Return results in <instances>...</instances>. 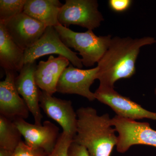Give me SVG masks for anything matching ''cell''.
Segmentation results:
<instances>
[{
    "mask_svg": "<svg viewBox=\"0 0 156 156\" xmlns=\"http://www.w3.org/2000/svg\"><path fill=\"white\" fill-rule=\"evenodd\" d=\"M73 136L62 131L53 150L46 156H69V148L73 142Z\"/></svg>",
    "mask_w": 156,
    "mask_h": 156,
    "instance_id": "cell-19",
    "label": "cell"
},
{
    "mask_svg": "<svg viewBox=\"0 0 156 156\" xmlns=\"http://www.w3.org/2000/svg\"><path fill=\"white\" fill-rule=\"evenodd\" d=\"M22 136L12 120L0 115V148L14 152Z\"/></svg>",
    "mask_w": 156,
    "mask_h": 156,
    "instance_id": "cell-17",
    "label": "cell"
},
{
    "mask_svg": "<svg viewBox=\"0 0 156 156\" xmlns=\"http://www.w3.org/2000/svg\"><path fill=\"white\" fill-rule=\"evenodd\" d=\"M24 51L20 48L0 22V66L5 70L19 72L24 65Z\"/></svg>",
    "mask_w": 156,
    "mask_h": 156,
    "instance_id": "cell-15",
    "label": "cell"
},
{
    "mask_svg": "<svg viewBox=\"0 0 156 156\" xmlns=\"http://www.w3.org/2000/svg\"><path fill=\"white\" fill-rule=\"evenodd\" d=\"M95 99L111 108L118 116L135 120H156V112L149 111L129 98L119 94L114 88H98L94 92Z\"/></svg>",
    "mask_w": 156,
    "mask_h": 156,
    "instance_id": "cell-8",
    "label": "cell"
},
{
    "mask_svg": "<svg viewBox=\"0 0 156 156\" xmlns=\"http://www.w3.org/2000/svg\"><path fill=\"white\" fill-rule=\"evenodd\" d=\"M67 58L51 55L46 61L39 62L35 72V79L39 89L53 95L56 92V85L62 73L69 64Z\"/></svg>",
    "mask_w": 156,
    "mask_h": 156,
    "instance_id": "cell-14",
    "label": "cell"
},
{
    "mask_svg": "<svg viewBox=\"0 0 156 156\" xmlns=\"http://www.w3.org/2000/svg\"><path fill=\"white\" fill-rule=\"evenodd\" d=\"M36 66V61L24 64L19 74L16 77L15 83L17 92L22 96L34 117L35 124L41 125L43 115L40 105L41 90L35 79Z\"/></svg>",
    "mask_w": 156,
    "mask_h": 156,
    "instance_id": "cell-13",
    "label": "cell"
},
{
    "mask_svg": "<svg viewBox=\"0 0 156 156\" xmlns=\"http://www.w3.org/2000/svg\"><path fill=\"white\" fill-rule=\"evenodd\" d=\"M131 0H109L108 5L110 9L116 13H123L128 11L132 5Z\"/></svg>",
    "mask_w": 156,
    "mask_h": 156,
    "instance_id": "cell-21",
    "label": "cell"
},
{
    "mask_svg": "<svg viewBox=\"0 0 156 156\" xmlns=\"http://www.w3.org/2000/svg\"><path fill=\"white\" fill-rule=\"evenodd\" d=\"M77 54L64 44L54 27H47L37 41L24 51V64L35 62L45 55L58 54L67 58L76 67L81 69L83 65Z\"/></svg>",
    "mask_w": 156,
    "mask_h": 156,
    "instance_id": "cell-6",
    "label": "cell"
},
{
    "mask_svg": "<svg viewBox=\"0 0 156 156\" xmlns=\"http://www.w3.org/2000/svg\"><path fill=\"white\" fill-rule=\"evenodd\" d=\"M156 43L155 39L151 37L112 38L108 49L98 62V88L114 89L117 81L133 76L136 73L135 63L140 48Z\"/></svg>",
    "mask_w": 156,
    "mask_h": 156,
    "instance_id": "cell-1",
    "label": "cell"
},
{
    "mask_svg": "<svg viewBox=\"0 0 156 156\" xmlns=\"http://www.w3.org/2000/svg\"><path fill=\"white\" fill-rule=\"evenodd\" d=\"M40 105L49 118L56 121L63 131L75 136L77 128V116L71 101L53 97L41 90Z\"/></svg>",
    "mask_w": 156,
    "mask_h": 156,
    "instance_id": "cell-11",
    "label": "cell"
},
{
    "mask_svg": "<svg viewBox=\"0 0 156 156\" xmlns=\"http://www.w3.org/2000/svg\"><path fill=\"white\" fill-rule=\"evenodd\" d=\"M27 144L31 147L42 149L47 154L53 150L59 137V128L49 121L43 125L31 124L21 118L13 120Z\"/></svg>",
    "mask_w": 156,
    "mask_h": 156,
    "instance_id": "cell-9",
    "label": "cell"
},
{
    "mask_svg": "<svg viewBox=\"0 0 156 156\" xmlns=\"http://www.w3.org/2000/svg\"><path fill=\"white\" fill-rule=\"evenodd\" d=\"M69 156H90L87 149L83 146L73 142L68 150Z\"/></svg>",
    "mask_w": 156,
    "mask_h": 156,
    "instance_id": "cell-22",
    "label": "cell"
},
{
    "mask_svg": "<svg viewBox=\"0 0 156 156\" xmlns=\"http://www.w3.org/2000/svg\"><path fill=\"white\" fill-rule=\"evenodd\" d=\"M64 44L79 52L83 65L91 67L98 62L110 44L111 36H98L92 30L76 32L59 24L55 27Z\"/></svg>",
    "mask_w": 156,
    "mask_h": 156,
    "instance_id": "cell-3",
    "label": "cell"
},
{
    "mask_svg": "<svg viewBox=\"0 0 156 156\" xmlns=\"http://www.w3.org/2000/svg\"><path fill=\"white\" fill-rule=\"evenodd\" d=\"M5 78L0 82V115L12 121L29 115L28 107L20 97L15 86L14 72L5 70Z\"/></svg>",
    "mask_w": 156,
    "mask_h": 156,
    "instance_id": "cell-12",
    "label": "cell"
},
{
    "mask_svg": "<svg viewBox=\"0 0 156 156\" xmlns=\"http://www.w3.org/2000/svg\"><path fill=\"white\" fill-rule=\"evenodd\" d=\"M154 93H155V95H156V87L155 89Z\"/></svg>",
    "mask_w": 156,
    "mask_h": 156,
    "instance_id": "cell-24",
    "label": "cell"
},
{
    "mask_svg": "<svg viewBox=\"0 0 156 156\" xmlns=\"http://www.w3.org/2000/svg\"><path fill=\"white\" fill-rule=\"evenodd\" d=\"M96 0H66L58 16L59 24L68 28L76 25L93 30L104 20Z\"/></svg>",
    "mask_w": 156,
    "mask_h": 156,
    "instance_id": "cell-5",
    "label": "cell"
},
{
    "mask_svg": "<svg viewBox=\"0 0 156 156\" xmlns=\"http://www.w3.org/2000/svg\"><path fill=\"white\" fill-rule=\"evenodd\" d=\"M62 5L58 0H27L23 13L47 27L59 24L58 16Z\"/></svg>",
    "mask_w": 156,
    "mask_h": 156,
    "instance_id": "cell-16",
    "label": "cell"
},
{
    "mask_svg": "<svg viewBox=\"0 0 156 156\" xmlns=\"http://www.w3.org/2000/svg\"><path fill=\"white\" fill-rule=\"evenodd\" d=\"M76 112L77 128L73 141L85 147L90 156H110L118 136L108 114L98 115L90 107H81Z\"/></svg>",
    "mask_w": 156,
    "mask_h": 156,
    "instance_id": "cell-2",
    "label": "cell"
},
{
    "mask_svg": "<svg viewBox=\"0 0 156 156\" xmlns=\"http://www.w3.org/2000/svg\"><path fill=\"white\" fill-rule=\"evenodd\" d=\"M0 156H14V152L0 148Z\"/></svg>",
    "mask_w": 156,
    "mask_h": 156,
    "instance_id": "cell-23",
    "label": "cell"
},
{
    "mask_svg": "<svg viewBox=\"0 0 156 156\" xmlns=\"http://www.w3.org/2000/svg\"><path fill=\"white\" fill-rule=\"evenodd\" d=\"M27 0H1L0 22H6L23 12Z\"/></svg>",
    "mask_w": 156,
    "mask_h": 156,
    "instance_id": "cell-18",
    "label": "cell"
},
{
    "mask_svg": "<svg viewBox=\"0 0 156 156\" xmlns=\"http://www.w3.org/2000/svg\"><path fill=\"white\" fill-rule=\"evenodd\" d=\"M3 23L11 39L24 51L37 41L47 27L23 12Z\"/></svg>",
    "mask_w": 156,
    "mask_h": 156,
    "instance_id": "cell-10",
    "label": "cell"
},
{
    "mask_svg": "<svg viewBox=\"0 0 156 156\" xmlns=\"http://www.w3.org/2000/svg\"><path fill=\"white\" fill-rule=\"evenodd\" d=\"M47 154L42 149L31 147L23 141L14 151V156H46Z\"/></svg>",
    "mask_w": 156,
    "mask_h": 156,
    "instance_id": "cell-20",
    "label": "cell"
},
{
    "mask_svg": "<svg viewBox=\"0 0 156 156\" xmlns=\"http://www.w3.org/2000/svg\"><path fill=\"white\" fill-rule=\"evenodd\" d=\"M112 126L119 134L117 150L125 153L133 145H145L156 148V131L148 122L115 116L112 119Z\"/></svg>",
    "mask_w": 156,
    "mask_h": 156,
    "instance_id": "cell-4",
    "label": "cell"
},
{
    "mask_svg": "<svg viewBox=\"0 0 156 156\" xmlns=\"http://www.w3.org/2000/svg\"><path fill=\"white\" fill-rule=\"evenodd\" d=\"M98 67L82 69L69 65L59 77L56 92L62 94H76L86 98L90 101L95 99V94L90 91V87L96 80Z\"/></svg>",
    "mask_w": 156,
    "mask_h": 156,
    "instance_id": "cell-7",
    "label": "cell"
}]
</instances>
